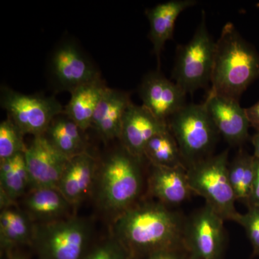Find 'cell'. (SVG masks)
I'll return each instance as SVG.
<instances>
[{
	"instance_id": "cell-1",
	"label": "cell",
	"mask_w": 259,
	"mask_h": 259,
	"mask_svg": "<svg viewBox=\"0 0 259 259\" xmlns=\"http://www.w3.org/2000/svg\"><path fill=\"white\" fill-rule=\"evenodd\" d=\"M186 221L180 213L161 202L133 205L119 214L114 226L116 238L131 258L161 250L185 248Z\"/></svg>"
},
{
	"instance_id": "cell-2",
	"label": "cell",
	"mask_w": 259,
	"mask_h": 259,
	"mask_svg": "<svg viewBox=\"0 0 259 259\" xmlns=\"http://www.w3.org/2000/svg\"><path fill=\"white\" fill-rule=\"evenodd\" d=\"M259 77V55L231 23L223 26L216 42L209 92L239 100Z\"/></svg>"
},
{
	"instance_id": "cell-3",
	"label": "cell",
	"mask_w": 259,
	"mask_h": 259,
	"mask_svg": "<svg viewBox=\"0 0 259 259\" xmlns=\"http://www.w3.org/2000/svg\"><path fill=\"white\" fill-rule=\"evenodd\" d=\"M228 151L201 160L187 168L192 192L203 197L224 221L236 222L241 213L236 208V198L228 175Z\"/></svg>"
},
{
	"instance_id": "cell-4",
	"label": "cell",
	"mask_w": 259,
	"mask_h": 259,
	"mask_svg": "<svg viewBox=\"0 0 259 259\" xmlns=\"http://www.w3.org/2000/svg\"><path fill=\"white\" fill-rule=\"evenodd\" d=\"M139 160L124 148L112 153L103 163L99 195L105 208L120 214L132 207L142 185Z\"/></svg>"
},
{
	"instance_id": "cell-5",
	"label": "cell",
	"mask_w": 259,
	"mask_h": 259,
	"mask_svg": "<svg viewBox=\"0 0 259 259\" xmlns=\"http://www.w3.org/2000/svg\"><path fill=\"white\" fill-rule=\"evenodd\" d=\"M167 125L187 168L209 157L219 135L204 103L187 104L168 119Z\"/></svg>"
},
{
	"instance_id": "cell-6",
	"label": "cell",
	"mask_w": 259,
	"mask_h": 259,
	"mask_svg": "<svg viewBox=\"0 0 259 259\" xmlns=\"http://www.w3.org/2000/svg\"><path fill=\"white\" fill-rule=\"evenodd\" d=\"M215 47L203 11L192 39L177 48L172 77L186 93H193L210 82Z\"/></svg>"
},
{
	"instance_id": "cell-7",
	"label": "cell",
	"mask_w": 259,
	"mask_h": 259,
	"mask_svg": "<svg viewBox=\"0 0 259 259\" xmlns=\"http://www.w3.org/2000/svg\"><path fill=\"white\" fill-rule=\"evenodd\" d=\"M89 239L88 223L71 218L34 227L32 242L40 259H84Z\"/></svg>"
},
{
	"instance_id": "cell-8",
	"label": "cell",
	"mask_w": 259,
	"mask_h": 259,
	"mask_svg": "<svg viewBox=\"0 0 259 259\" xmlns=\"http://www.w3.org/2000/svg\"><path fill=\"white\" fill-rule=\"evenodd\" d=\"M0 103L23 134L34 137L45 134L52 121L64 113V107L54 97L25 95L5 87Z\"/></svg>"
},
{
	"instance_id": "cell-9",
	"label": "cell",
	"mask_w": 259,
	"mask_h": 259,
	"mask_svg": "<svg viewBox=\"0 0 259 259\" xmlns=\"http://www.w3.org/2000/svg\"><path fill=\"white\" fill-rule=\"evenodd\" d=\"M225 241L224 220L207 204L186 222L185 245L190 259H222Z\"/></svg>"
},
{
	"instance_id": "cell-10",
	"label": "cell",
	"mask_w": 259,
	"mask_h": 259,
	"mask_svg": "<svg viewBox=\"0 0 259 259\" xmlns=\"http://www.w3.org/2000/svg\"><path fill=\"white\" fill-rule=\"evenodd\" d=\"M32 188H57L70 158L62 154L44 135L35 136L25 152Z\"/></svg>"
},
{
	"instance_id": "cell-11",
	"label": "cell",
	"mask_w": 259,
	"mask_h": 259,
	"mask_svg": "<svg viewBox=\"0 0 259 259\" xmlns=\"http://www.w3.org/2000/svg\"><path fill=\"white\" fill-rule=\"evenodd\" d=\"M51 69L59 90L70 93L83 83L100 77L95 66L73 42H64L56 49Z\"/></svg>"
},
{
	"instance_id": "cell-12",
	"label": "cell",
	"mask_w": 259,
	"mask_h": 259,
	"mask_svg": "<svg viewBox=\"0 0 259 259\" xmlns=\"http://www.w3.org/2000/svg\"><path fill=\"white\" fill-rule=\"evenodd\" d=\"M139 92L143 106L165 123L187 105V93L158 71L148 73L144 76Z\"/></svg>"
},
{
	"instance_id": "cell-13",
	"label": "cell",
	"mask_w": 259,
	"mask_h": 259,
	"mask_svg": "<svg viewBox=\"0 0 259 259\" xmlns=\"http://www.w3.org/2000/svg\"><path fill=\"white\" fill-rule=\"evenodd\" d=\"M204 105L218 133L227 142L231 145L244 142L250 125L245 108L238 100L209 92Z\"/></svg>"
},
{
	"instance_id": "cell-14",
	"label": "cell",
	"mask_w": 259,
	"mask_h": 259,
	"mask_svg": "<svg viewBox=\"0 0 259 259\" xmlns=\"http://www.w3.org/2000/svg\"><path fill=\"white\" fill-rule=\"evenodd\" d=\"M167 131V123L158 120L143 105L131 103L124 117L120 139L126 151L141 159L150 140Z\"/></svg>"
},
{
	"instance_id": "cell-15",
	"label": "cell",
	"mask_w": 259,
	"mask_h": 259,
	"mask_svg": "<svg viewBox=\"0 0 259 259\" xmlns=\"http://www.w3.org/2000/svg\"><path fill=\"white\" fill-rule=\"evenodd\" d=\"M96 171V160L88 152L70 158L58 189L71 205L79 203L88 195Z\"/></svg>"
},
{
	"instance_id": "cell-16",
	"label": "cell",
	"mask_w": 259,
	"mask_h": 259,
	"mask_svg": "<svg viewBox=\"0 0 259 259\" xmlns=\"http://www.w3.org/2000/svg\"><path fill=\"white\" fill-rule=\"evenodd\" d=\"M196 4L195 0H171L146 10L150 23L149 38L158 63L165 44L173 37L177 18L182 12Z\"/></svg>"
},
{
	"instance_id": "cell-17",
	"label": "cell",
	"mask_w": 259,
	"mask_h": 259,
	"mask_svg": "<svg viewBox=\"0 0 259 259\" xmlns=\"http://www.w3.org/2000/svg\"><path fill=\"white\" fill-rule=\"evenodd\" d=\"M131 103L128 94L107 88L94 114L91 127L105 139H120L124 117Z\"/></svg>"
},
{
	"instance_id": "cell-18",
	"label": "cell",
	"mask_w": 259,
	"mask_h": 259,
	"mask_svg": "<svg viewBox=\"0 0 259 259\" xmlns=\"http://www.w3.org/2000/svg\"><path fill=\"white\" fill-rule=\"evenodd\" d=\"M148 185L150 192L159 202L169 205L185 202L192 192L185 167L152 166Z\"/></svg>"
},
{
	"instance_id": "cell-19",
	"label": "cell",
	"mask_w": 259,
	"mask_h": 259,
	"mask_svg": "<svg viewBox=\"0 0 259 259\" xmlns=\"http://www.w3.org/2000/svg\"><path fill=\"white\" fill-rule=\"evenodd\" d=\"M107 87L98 77L83 83L71 93V98L65 107L64 115L74 121L83 131L91 127L94 114L101 101Z\"/></svg>"
},
{
	"instance_id": "cell-20",
	"label": "cell",
	"mask_w": 259,
	"mask_h": 259,
	"mask_svg": "<svg viewBox=\"0 0 259 259\" xmlns=\"http://www.w3.org/2000/svg\"><path fill=\"white\" fill-rule=\"evenodd\" d=\"M71 204L60 191L52 187L33 188L25 200V207L32 217L44 223L57 221L69 210Z\"/></svg>"
},
{
	"instance_id": "cell-21",
	"label": "cell",
	"mask_w": 259,
	"mask_h": 259,
	"mask_svg": "<svg viewBox=\"0 0 259 259\" xmlns=\"http://www.w3.org/2000/svg\"><path fill=\"white\" fill-rule=\"evenodd\" d=\"M82 130L66 115H59L51 122L44 136L66 157L71 158L86 151Z\"/></svg>"
},
{
	"instance_id": "cell-22",
	"label": "cell",
	"mask_w": 259,
	"mask_h": 259,
	"mask_svg": "<svg viewBox=\"0 0 259 259\" xmlns=\"http://www.w3.org/2000/svg\"><path fill=\"white\" fill-rule=\"evenodd\" d=\"M0 162L1 202L4 205H10L15 199L23 195L30 185L25 153Z\"/></svg>"
},
{
	"instance_id": "cell-23",
	"label": "cell",
	"mask_w": 259,
	"mask_h": 259,
	"mask_svg": "<svg viewBox=\"0 0 259 259\" xmlns=\"http://www.w3.org/2000/svg\"><path fill=\"white\" fill-rule=\"evenodd\" d=\"M33 228L25 213L9 206L0 214V239L5 248H13L32 241Z\"/></svg>"
},
{
	"instance_id": "cell-24",
	"label": "cell",
	"mask_w": 259,
	"mask_h": 259,
	"mask_svg": "<svg viewBox=\"0 0 259 259\" xmlns=\"http://www.w3.org/2000/svg\"><path fill=\"white\" fill-rule=\"evenodd\" d=\"M144 156L152 166L187 168L176 140L169 131L156 135L150 140L145 148Z\"/></svg>"
},
{
	"instance_id": "cell-25",
	"label": "cell",
	"mask_w": 259,
	"mask_h": 259,
	"mask_svg": "<svg viewBox=\"0 0 259 259\" xmlns=\"http://www.w3.org/2000/svg\"><path fill=\"white\" fill-rule=\"evenodd\" d=\"M228 175L236 200L248 204L253 190L255 177V158L241 152L229 163Z\"/></svg>"
},
{
	"instance_id": "cell-26",
	"label": "cell",
	"mask_w": 259,
	"mask_h": 259,
	"mask_svg": "<svg viewBox=\"0 0 259 259\" xmlns=\"http://www.w3.org/2000/svg\"><path fill=\"white\" fill-rule=\"evenodd\" d=\"M24 134L11 119L8 117L0 124V161L25 153L27 146Z\"/></svg>"
},
{
	"instance_id": "cell-27",
	"label": "cell",
	"mask_w": 259,
	"mask_h": 259,
	"mask_svg": "<svg viewBox=\"0 0 259 259\" xmlns=\"http://www.w3.org/2000/svg\"><path fill=\"white\" fill-rule=\"evenodd\" d=\"M236 223L243 227L255 255H259V206L248 205L245 214H240Z\"/></svg>"
},
{
	"instance_id": "cell-28",
	"label": "cell",
	"mask_w": 259,
	"mask_h": 259,
	"mask_svg": "<svg viewBox=\"0 0 259 259\" xmlns=\"http://www.w3.org/2000/svg\"><path fill=\"white\" fill-rule=\"evenodd\" d=\"M84 259H131L128 252L115 237L107 240L86 255Z\"/></svg>"
},
{
	"instance_id": "cell-29",
	"label": "cell",
	"mask_w": 259,
	"mask_h": 259,
	"mask_svg": "<svg viewBox=\"0 0 259 259\" xmlns=\"http://www.w3.org/2000/svg\"><path fill=\"white\" fill-rule=\"evenodd\" d=\"M146 259H190V255L185 248H175L156 252Z\"/></svg>"
},
{
	"instance_id": "cell-30",
	"label": "cell",
	"mask_w": 259,
	"mask_h": 259,
	"mask_svg": "<svg viewBox=\"0 0 259 259\" xmlns=\"http://www.w3.org/2000/svg\"><path fill=\"white\" fill-rule=\"evenodd\" d=\"M255 158V177L248 205L259 206V159Z\"/></svg>"
},
{
	"instance_id": "cell-31",
	"label": "cell",
	"mask_w": 259,
	"mask_h": 259,
	"mask_svg": "<svg viewBox=\"0 0 259 259\" xmlns=\"http://www.w3.org/2000/svg\"><path fill=\"white\" fill-rule=\"evenodd\" d=\"M245 112L250 126L259 131V100L251 107L245 108Z\"/></svg>"
},
{
	"instance_id": "cell-32",
	"label": "cell",
	"mask_w": 259,
	"mask_h": 259,
	"mask_svg": "<svg viewBox=\"0 0 259 259\" xmlns=\"http://www.w3.org/2000/svg\"><path fill=\"white\" fill-rule=\"evenodd\" d=\"M252 143H253V147H254V155H253V156L257 159H259V131H257L256 134L253 136Z\"/></svg>"
},
{
	"instance_id": "cell-33",
	"label": "cell",
	"mask_w": 259,
	"mask_h": 259,
	"mask_svg": "<svg viewBox=\"0 0 259 259\" xmlns=\"http://www.w3.org/2000/svg\"><path fill=\"white\" fill-rule=\"evenodd\" d=\"M11 259H17V256L13 257Z\"/></svg>"
},
{
	"instance_id": "cell-34",
	"label": "cell",
	"mask_w": 259,
	"mask_h": 259,
	"mask_svg": "<svg viewBox=\"0 0 259 259\" xmlns=\"http://www.w3.org/2000/svg\"></svg>"
}]
</instances>
